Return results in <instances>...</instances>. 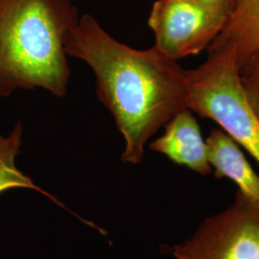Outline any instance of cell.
Here are the masks:
<instances>
[{"label":"cell","instance_id":"cell-1","mask_svg":"<svg viewBox=\"0 0 259 259\" xmlns=\"http://www.w3.org/2000/svg\"><path fill=\"white\" fill-rule=\"evenodd\" d=\"M65 50L93 69L97 97L125 139L122 161L141 162L150 138L187 109L186 70L157 47L116 40L88 14L66 36Z\"/></svg>","mask_w":259,"mask_h":259},{"label":"cell","instance_id":"cell-2","mask_svg":"<svg viewBox=\"0 0 259 259\" xmlns=\"http://www.w3.org/2000/svg\"><path fill=\"white\" fill-rule=\"evenodd\" d=\"M79 19L72 0H0V97L36 89L65 97V38Z\"/></svg>","mask_w":259,"mask_h":259},{"label":"cell","instance_id":"cell-3","mask_svg":"<svg viewBox=\"0 0 259 259\" xmlns=\"http://www.w3.org/2000/svg\"><path fill=\"white\" fill-rule=\"evenodd\" d=\"M207 50L202 65L186 70L187 109L216 122L259 164V118L241 83L234 50L216 42Z\"/></svg>","mask_w":259,"mask_h":259},{"label":"cell","instance_id":"cell-4","mask_svg":"<svg viewBox=\"0 0 259 259\" xmlns=\"http://www.w3.org/2000/svg\"><path fill=\"white\" fill-rule=\"evenodd\" d=\"M176 259H259V201L237 191L234 202L207 217L173 248Z\"/></svg>","mask_w":259,"mask_h":259},{"label":"cell","instance_id":"cell-5","mask_svg":"<svg viewBox=\"0 0 259 259\" xmlns=\"http://www.w3.org/2000/svg\"><path fill=\"white\" fill-rule=\"evenodd\" d=\"M228 18L193 0H157L150 12L148 25L155 36L154 47L178 62L208 48Z\"/></svg>","mask_w":259,"mask_h":259},{"label":"cell","instance_id":"cell-6","mask_svg":"<svg viewBox=\"0 0 259 259\" xmlns=\"http://www.w3.org/2000/svg\"><path fill=\"white\" fill-rule=\"evenodd\" d=\"M164 127L163 135L152 141L149 148L200 175L212 173L207 160L206 143L192 111L185 109L178 112Z\"/></svg>","mask_w":259,"mask_h":259},{"label":"cell","instance_id":"cell-7","mask_svg":"<svg viewBox=\"0 0 259 259\" xmlns=\"http://www.w3.org/2000/svg\"><path fill=\"white\" fill-rule=\"evenodd\" d=\"M207 160L218 179L228 178L238 192L252 201H259V176L235 142L225 131L214 129L205 140Z\"/></svg>","mask_w":259,"mask_h":259},{"label":"cell","instance_id":"cell-8","mask_svg":"<svg viewBox=\"0 0 259 259\" xmlns=\"http://www.w3.org/2000/svg\"><path fill=\"white\" fill-rule=\"evenodd\" d=\"M213 42L231 46L239 68L259 58V0H235L225 27Z\"/></svg>","mask_w":259,"mask_h":259},{"label":"cell","instance_id":"cell-9","mask_svg":"<svg viewBox=\"0 0 259 259\" xmlns=\"http://www.w3.org/2000/svg\"><path fill=\"white\" fill-rule=\"evenodd\" d=\"M22 134V124L18 122L8 136L0 135V193L12 188H30L46 195L56 204L64 206L55 197L39 188L16 166L15 158L19 154Z\"/></svg>","mask_w":259,"mask_h":259},{"label":"cell","instance_id":"cell-10","mask_svg":"<svg viewBox=\"0 0 259 259\" xmlns=\"http://www.w3.org/2000/svg\"><path fill=\"white\" fill-rule=\"evenodd\" d=\"M239 72L248 100L259 118V58L242 65Z\"/></svg>","mask_w":259,"mask_h":259},{"label":"cell","instance_id":"cell-11","mask_svg":"<svg viewBox=\"0 0 259 259\" xmlns=\"http://www.w3.org/2000/svg\"><path fill=\"white\" fill-rule=\"evenodd\" d=\"M197 3H200L205 7L218 11L226 16H230L233 9L235 0H193Z\"/></svg>","mask_w":259,"mask_h":259}]
</instances>
